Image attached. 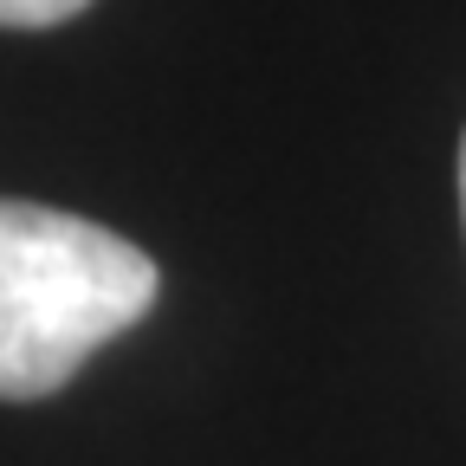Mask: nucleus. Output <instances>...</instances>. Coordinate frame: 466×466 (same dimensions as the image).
I'll return each mask as SVG.
<instances>
[{"mask_svg": "<svg viewBox=\"0 0 466 466\" xmlns=\"http://www.w3.org/2000/svg\"><path fill=\"white\" fill-rule=\"evenodd\" d=\"M85 7L91 0H0V26H58Z\"/></svg>", "mask_w": 466, "mask_h": 466, "instance_id": "nucleus-2", "label": "nucleus"}, {"mask_svg": "<svg viewBox=\"0 0 466 466\" xmlns=\"http://www.w3.org/2000/svg\"><path fill=\"white\" fill-rule=\"evenodd\" d=\"M162 272L85 214L0 201V401L66 389L91 350L149 318Z\"/></svg>", "mask_w": 466, "mask_h": 466, "instance_id": "nucleus-1", "label": "nucleus"}, {"mask_svg": "<svg viewBox=\"0 0 466 466\" xmlns=\"http://www.w3.org/2000/svg\"><path fill=\"white\" fill-rule=\"evenodd\" d=\"M460 214H466V137H460Z\"/></svg>", "mask_w": 466, "mask_h": 466, "instance_id": "nucleus-3", "label": "nucleus"}]
</instances>
